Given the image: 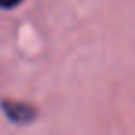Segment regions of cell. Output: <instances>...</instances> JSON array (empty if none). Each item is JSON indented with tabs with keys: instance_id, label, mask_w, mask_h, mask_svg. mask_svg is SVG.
Here are the masks:
<instances>
[{
	"instance_id": "6da1fadb",
	"label": "cell",
	"mask_w": 135,
	"mask_h": 135,
	"mask_svg": "<svg viewBox=\"0 0 135 135\" xmlns=\"http://www.w3.org/2000/svg\"><path fill=\"white\" fill-rule=\"evenodd\" d=\"M2 109L6 111V115L13 120V122H21L26 124L32 118H35V109L28 104H19V102H4Z\"/></svg>"
},
{
	"instance_id": "7a4b0ae2",
	"label": "cell",
	"mask_w": 135,
	"mask_h": 135,
	"mask_svg": "<svg viewBox=\"0 0 135 135\" xmlns=\"http://www.w3.org/2000/svg\"><path fill=\"white\" fill-rule=\"evenodd\" d=\"M22 0H0V8H13Z\"/></svg>"
}]
</instances>
